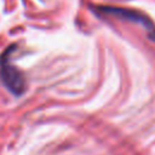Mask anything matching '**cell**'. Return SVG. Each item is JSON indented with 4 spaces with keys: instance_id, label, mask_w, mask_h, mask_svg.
<instances>
[{
    "instance_id": "6da1fadb",
    "label": "cell",
    "mask_w": 155,
    "mask_h": 155,
    "mask_svg": "<svg viewBox=\"0 0 155 155\" xmlns=\"http://www.w3.org/2000/svg\"><path fill=\"white\" fill-rule=\"evenodd\" d=\"M17 48V45H10L0 56V80L2 85L13 96L19 97L27 90V84L23 74L12 64L11 56Z\"/></svg>"
},
{
    "instance_id": "7a4b0ae2",
    "label": "cell",
    "mask_w": 155,
    "mask_h": 155,
    "mask_svg": "<svg viewBox=\"0 0 155 155\" xmlns=\"http://www.w3.org/2000/svg\"><path fill=\"white\" fill-rule=\"evenodd\" d=\"M93 12L99 16V17H114L117 19L132 22L134 24L142 25L149 34V36L155 40V24L154 22L145 16L144 13L131 10V8H125V7H116V6H94L92 7Z\"/></svg>"
}]
</instances>
